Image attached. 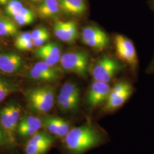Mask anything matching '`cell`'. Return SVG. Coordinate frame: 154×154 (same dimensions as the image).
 Here are the masks:
<instances>
[{"mask_svg":"<svg viewBox=\"0 0 154 154\" xmlns=\"http://www.w3.org/2000/svg\"><path fill=\"white\" fill-rule=\"evenodd\" d=\"M107 134L98 126L88 121L72 127L63 139L65 148L70 154H83L108 140Z\"/></svg>","mask_w":154,"mask_h":154,"instance_id":"6da1fadb","label":"cell"},{"mask_svg":"<svg viewBox=\"0 0 154 154\" xmlns=\"http://www.w3.org/2000/svg\"><path fill=\"white\" fill-rule=\"evenodd\" d=\"M28 107L34 113L44 115L52 109L55 102V88L44 85L28 88L24 93Z\"/></svg>","mask_w":154,"mask_h":154,"instance_id":"7a4b0ae2","label":"cell"},{"mask_svg":"<svg viewBox=\"0 0 154 154\" xmlns=\"http://www.w3.org/2000/svg\"><path fill=\"white\" fill-rule=\"evenodd\" d=\"M21 106L15 101H11L0 108V127L5 139L7 146L11 148L17 146V131L22 116Z\"/></svg>","mask_w":154,"mask_h":154,"instance_id":"3957f363","label":"cell"},{"mask_svg":"<svg viewBox=\"0 0 154 154\" xmlns=\"http://www.w3.org/2000/svg\"><path fill=\"white\" fill-rule=\"evenodd\" d=\"M125 66L118 58L103 54L94 61L88 71L94 81L109 83Z\"/></svg>","mask_w":154,"mask_h":154,"instance_id":"277c9868","label":"cell"},{"mask_svg":"<svg viewBox=\"0 0 154 154\" xmlns=\"http://www.w3.org/2000/svg\"><path fill=\"white\" fill-rule=\"evenodd\" d=\"M134 91V88L130 82L126 80L118 81L111 88L102 112L103 114H110L120 109L130 99Z\"/></svg>","mask_w":154,"mask_h":154,"instance_id":"5b68a950","label":"cell"},{"mask_svg":"<svg viewBox=\"0 0 154 154\" xmlns=\"http://www.w3.org/2000/svg\"><path fill=\"white\" fill-rule=\"evenodd\" d=\"M81 103V91L77 83L72 81L65 83L57 98V104L61 112L74 114L79 110Z\"/></svg>","mask_w":154,"mask_h":154,"instance_id":"8992f818","label":"cell"},{"mask_svg":"<svg viewBox=\"0 0 154 154\" xmlns=\"http://www.w3.org/2000/svg\"><path fill=\"white\" fill-rule=\"evenodd\" d=\"M61 67L67 72L86 78L89 69V55L85 50H74L62 54L60 62Z\"/></svg>","mask_w":154,"mask_h":154,"instance_id":"52a82bcc","label":"cell"},{"mask_svg":"<svg viewBox=\"0 0 154 154\" xmlns=\"http://www.w3.org/2000/svg\"><path fill=\"white\" fill-rule=\"evenodd\" d=\"M113 41L117 58L129 67L132 72H136L138 66V58L133 42L120 34L114 35Z\"/></svg>","mask_w":154,"mask_h":154,"instance_id":"ba28073f","label":"cell"},{"mask_svg":"<svg viewBox=\"0 0 154 154\" xmlns=\"http://www.w3.org/2000/svg\"><path fill=\"white\" fill-rule=\"evenodd\" d=\"M81 35L83 44L95 51H102L110 45L108 34L95 25H88L83 27Z\"/></svg>","mask_w":154,"mask_h":154,"instance_id":"9c48e42d","label":"cell"},{"mask_svg":"<svg viewBox=\"0 0 154 154\" xmlns=\"http://www.w3.org/2000/svg\"><path fill=\"white\" fill-rule=\"evenodd\" d=\"M54 142L53 135L45 130H40L27 140L23 154H46Z\"/></svg>","mask_w":154,"mask_h":154,"instance_id":"30bf717a","label":"cell"},{"mask_svg":"<svg viewBox=\"0 0 154 154\" xmlns=\"http://www.w3.org/2000/svg\"><path fill=\"white\" fill-rule=\"evenodd\" d=\"M111 90L109 83L94 81L86 94V104L88 109L94 110L104 105Z\"/></svg>","mask_w":154,"mask_h":154,"instance_id":"8fae6325","label":"cell"},{"mask_svg":"<svg viewBox=\"0 0 154 154\" xmlns=\"http://www.w3.org/2000/svg\"><path fill=\"white\" fill-rule=\"evenodd\" d=\"M27 77L35 82L52 83L58 81L60 74L54 67L43 61L35 63L27 72Z\"/></svg>","mask_w":154,"mask_h":154,"instance_id":"7c38bea8","label":"cell"},{"mask_svg":"<svg viewBox=\"0 0 154 154\" xmlns=\"http://www.w3.org/2000/svg\"><path fill=\"white\" fill-rule=\"evenodd\" d=\"M42 128L54 137L63 140L72 128L70 122L57 116L47 114L41 116Z\"/></svg>","mask_w":154,"mask_h":154,"instance_id":"4fadbf2b","label":"cell"},{"mask_svg":"<svg viewBox=\"0 0 154 154\" xmlns=\"http://www.w3.org/2000/svg\"><path fill=\"white\" fill-rule=\"evenodd\" d=\"M42 128V122L41 116L33 114L22 116L17 127V134L23 139L31 138Z\"/></svg>","mask_w":154,"mask_h":154,"instance_id":"5bb4252c","label":"cell"},{"mask_svg":"<svg viewBox=\"0 0 154 154\" xmlns=\"http://www.w3.org/2000/svg\"><path fill=\"white\" fill-rule=\"evenodd\" d=\"M24 63L22 57L14 52H0V72L4 74L18 73L22 70Z\"/></svg>","mask_w":154,"mask_h":154,"instance_id":"9a60e30c","label":"cell"},{"mask_svg":"<svg viewBox=\"0 0 154 154\" xmlns=\"http://www.w3.org/2000/svg\"><path fill=\"white\" fill-rule=\"evenodd\" d=\"M53 31L56 37L69 44L74 43L79 36L77 23L74 21H57L53 23Z\"/></svg>","mask_w":154,"mask_h":154,"instance_id":"2e32d148","label":"cell"},{"mask_svg":"<svg viewBox=\"0 0 154 154\" xmlns=\"http://www.w3.org/2000/svg\"><path fill=\"white\" fill-rule=\"evenodd\" d=\"M34 54L37 58L50 66H55L60 62L62 55L61 46L55 42L46 43L38 48Z\"/></svg>","mask_w":154,"mask_h":154,"instance_id":"e0dca14e","label":"cell"},{"mask_svg":"<svg viewBox=\"0 0 154 154\" xmlns=\"http://www.w3.org/2000/svg\"><path fill=\"white\" fill-rule=\"evenodd\" d=\"M61 12L67 16H82L88 9L85 0H58Z\"/></svg>","mask_w":154,"mask_h":154,"instance_id":"ac0fdd59","label":"cell"},{"mask_svg":"<svg viewBox=\"0 0 154 154\" xmlns=\"http://www.w3.org/2000/svg\"><path fill=\"white\" fill-rule=\"evenodd\" d=\"M61 12L58 0H43L37 8V14L44 19L57 18Z\"/></svg>","mask_w":154,"mask_h":154,"instance_id":"d6986e66","label":"cell"},{"mask_svg":"<svg viewBox=\"0 0 154 154\" xmlns=\"http://www.w3.org/2000/svg\"><path fill=\"white\" fill-rule=\"evenodd\" d=\"M19 34V29L11 18L6 16H0V37L1 38L16 37Z\"/></svg>","mask_w":154,"mask_h":154,"instance_id":"ffe728a7","label":"cell"},{"mask_svg":"<svg viewBox=\"0 0 154 154\" xmlns=\"http://www.w3.org/2000/svg\"><path fill=\"white\" fill-rule=\"evenodd\" d=\"M19 90L20 88L16 83L9 78L0 76V103Z\"/></svg>","mask_w":154,"mask_h":154,"instance_id":"44dd1931","label":"cell"},{"mask_svg":"<svg viewBox=\"0 0 154 154\" xmlns=\"http://www.w3.org/2000/svg\"><path fill=\"white\" fill-rule=\"evenodd\" d=\"M12 20L18 26H27L35 21V16L31 9L23 6L19 13Z\"/></svg>","mask_w":154,"mask_h":154,"instance_id":"7402d4cb","label":"cell"},{"mask_svg":"<svg viewBox=\"0 0 154 154\" xmlns=\"http://www.w3.org/2000/svg\"><path fill=\"white\" fill-rule=\"evenodd\" d=\"M4 6L5 16L12 19L19 13L24 6L20 0H11Z\"/></svg>","mask_w":154,"mask_h":154,"instance_id":"603a6c76","label":"cell"},{"mask_svg":"<svg viewBox=\"0 0 154 154\" xmlns=\"http://www.w3.org/2000/svg\"><path fill=\"white\" fill-rule=\"evenodd\" d=\"M30 41H32L31 32H26L19 33L16 37V39L14 41V46H16L18 45Z\"/></svg>","mask_w":154,"mask_h":154,"instance_id":"cb8c5ba5","label":"cell"},{"mask_svg":"<svg viewBox=\"0 0 154 154\" xmlns=\"http://www.w3.org/2000/svg\"><path fill=\"white\" fill-rule=\"evenodd\" d=\"M50 38V33H48L39 37L38 38L33 39L32 40V42H33L34 47L39 48L40 46H43L44 45L46 44L49 41Z\"/></svg>","mask_w":154,"mask_h":154,"instance_id":"d4e9b609","label":"cell"},{"mask_svg":"<svg viewBox=\"0 0 154 154\" xmlns=\"http://www.w3.org/2000/svg\"><path fill=\"white\" fill-rule=\"evenodd\" d=\"M48 33H49L48 29L45 27H39V28L34 29L32 32H31L32 40L38 38L39 37Z\"/></svg>","mask_w":154,"mask_h":154,"instance_id":"484cf974","label":"cell"},{"mask_svg":"<svg viewBox=\"0 0 154 154\" xmlns=\"http://www.w3.org/2000/svg\"><path fill=\"white\" fill-rule=\"evenodd\" d=\"M15 47L17 49L20 51H29L33 49L34 46H33L32 41H30L18 45Z\"/></svg>","mask_w":154,"mask_h":154,"instance_id":"4316f807","label":"cell"},{"mask_svg":"<svg viewBox=\"0 0 154 154\" xmlns=\"http://www.w3.org/2000/svg\"><path fill=\"white\" fill-rule=\"evenodd\" d=\"M146 73L148 74H154V56L151 63H149V65L146 70Z\"/></svg>","mask_w":154,"mask_h":154,"instance_id":"83f0119b","label":"cell"},{"mask_svg":"<svg viewBox=\"0 0 154 154\" xmlns=\"http://www.w3.org/2000/svg\"><path fill=\"white\" fill-rule=\"evenodd\" d=\"M5 146H7V143L6 142L5 139L0 127V147H4Z\"/></svg>","mask_w":154,"mask_h":154,"instance_id":"f1b7e54d","label":"cell"},{"mask_svg":"<svg viewBox=\"0 0 154 154\" xmlns=\"http://www.w3.org/2000/svg\"><path fill=\"white\" fill-rule=\"evenodd\" d=\"M11 0H0V5L5 6Z\"/></svg>","mask_w":154,"mask_h":154,"instance_id":"f546056e","label":"cell"},{"mask_svg":"<svg viewBox=\"0 0 154 154\" xmlns=\"http://www.w3.org/2000/svg\"><path fill=\"white\" fill-rule=\"evenodd\" d=\"M29 1L32 2L33 3H36V4H40L43 0H29Z\"/></svg>","mask_w":154,"mask_h":154,"instance_id":"4dcf8cb0","label":"cell"},{"mask_svg":"<svg viewBox=\"0 0 154 154\" xmlns=\"http://www.w3.org/2000/svg\"><path fill=\"white\" fill-rule=\"evenodd\" d=\"M150 4H151V6L154 12V0H151L150 1Z\"/></svg>","mask_w":154,"mask_h":154,"instance_id":"1f68e13d","label":"cell"},{"mask_svg":"<svg viewBox=\"0 0 154 154\" xmlns=\"http://www.w3.org/2000/svg\"><path fill=\"white\" fill-rule=\"evenodd\" d=\"M1 43H2V38H1V37H0V44H1Z\"/></svg>","mask_w":154,"mask_h":154,"instance_id":"d6a6232c","label":"cell"},{"mask_svg":"<svg viewBox=\"0 0 154 154\" xmlns=\"http://www.w3.org/2000/svg\"><path fill=\"white\" fill-rule=\"evenodd\" d=\"M1 16V13H0V16Z\"/></svg>","mask_w":154,"mask_h":154,"instance_id":"836d02e7","label":"cell"}]
</instances>
